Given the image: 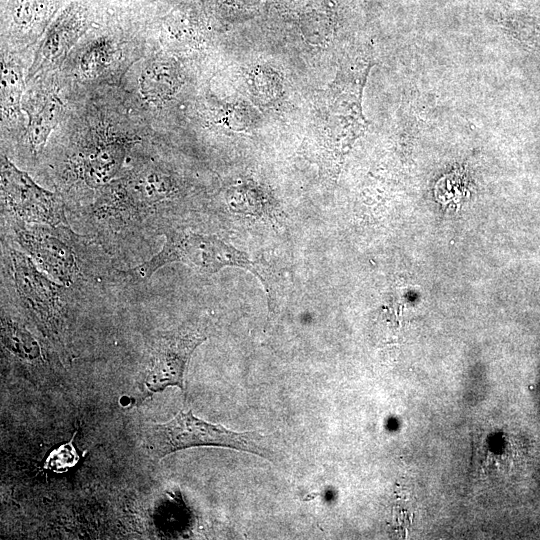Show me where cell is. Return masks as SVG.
Returning a JSON list of instances; mask_svg holds the SVG:
<instances>
[{"label":"cell","instance_id":"obj_1","mask_svg":"<svg viewBox=\"0 0 540 540\" xmlns=\"http://www.w3.org/2000/svg\"><path fill=\"white\" fill-rule=\"evenodd\" d=\"M372 66L370 52L349 57L313 102L314 129L321 165L338 167L351 144L367 128L362 94Z\"/></svg>","mask_w":540,"mask_h":540},{"label":"cell","instance_id":"obj_2","mask_svg":"<svg viewBox=\"0 0 540 540\" xmlns=\"http://www.w3.org/2000/svg\"><path fill=\"white\" fill-rule=\"evenodd\" d=\"M165 236V243L156 255L128 270L133 281L146 280L159 268L174 262L185 263L207 274H214L224 267H239L260 279L272 305L276 281L265 263L251 260L245 252L212 235L170 230Z\"/></svg>","mask_w":540,"mask_h":540},{"label":"cell","instance_id":"obj_3","mask_svg":"<svg viewBox=\"0 0 540 540\" xmlns=\"http://www.w3.org/2000/svg\"><path fill=\"white\" fill-rule=\"evenodd\" d=\"M145 447L156 458L175 451L199 447L218 446L256 454L269 461H277L269 436L258 432H236L220 424L199 419L191 410L179 411L171 420L149 424L144 431Z\"/></svg>","mask_w":540,"mask_h":540},{"label":"cell","instance_id":"obj_4","mask_svg":"<svg viewBox=\"0 0 540 540\" xmlns=\"http://www.w3.org/2000/svg\"><path fill=\"white\" fill-rule=\"evenodd\" d=\"M1 189L6 209L18 221L48 226L65 221L60 200L19 170L5 155L1 157Z\"/></svg>","mask_w":540,"mask_h":540},{"label":"cell","instance_id":"obj_5","mask_svg":"<svg viewBox=\"0 0 540 540\" xmlns=\"http://www.w3.org/2000/svg\"><path fill=\"white\" fill-rule=\"evenodd\" d=\"M204 333L195 328H178L159 334L150 354V368L145 387L160 392L169 386L184 390V374L194 350L206 340Z\"/></svg>","mask_w":540,"mask_h":540},{"label":"cell","instance_id":"obj_6","mask_svg":"<svg viewBox=\"0 0 540 540\" xmlns=\"http://www.w3.org/2000/svg\"><path fill=\"white\" fill-rule=\"evenodd\" d=\"M15 234L22 248L52 277L64 284L74 281L78 272L74 252L50 229L20 222L15 225Z\"/></svg>","mask_w":540,"mask_h":540},{"label":"cell","instance_id":"obj_7","mask_svg":"<svg viewBox=\"0 0 540 540\" xmlns=\"http://www.w3.org/2000/svg\"><path fill=\"white\" fill-rule=\"evenodd\" d=\"M10 256L15 288L20 299L39 317L53 318L60 307L58 287L40 273L24 254L12 250Z\"/></svg>","mask_w":540,"mask_h":540},{"label":"cell","instance_id":"obj_8","mask_svg":"<svg viewBox=\"0 0 540 540\" xmlns=\"http://www.w3.org/2000/svg\"><path fill=\"white\" fill-rule=\"evenodd\" d=\"M84 20L78 6H70L58 16L36 53L30 78L57 63L70 50L84 29Z\"/></svg>","mask_w":540,"mask_h":540},{"label":"cell","instance_id":"obj_9","mask_svg":"<svg viewBox=\"0 0 540 540\" xmlns=\"http://www.w3.org/2000/svg\"><path fill=\"white\" fill-rule=\"evenodd\" d=\"M28 115V140L34 151L41 149L58 124L63 103L55 92L37 94L23 108Z\"/></svg>","mask_w":540,"mask_h":540},{"label":"cell","instance_id":"obj_10","mask_svg":"<svg viewBox=\"0 0 540 540\" xmlns=\"http://www.w3.org/2000/svg\"><path fill=\"white\" fill-rule=\"evenodd\" d=\"M127 152L122 140H110L91 148L83 158V174L92 186H101L112 180L120 171Z\"/></svg>","mask_w":540,"mask_h":540},{"label":"cell","instance_id":"obj_11","mask_svg":"<svg viewBox=\"0 0 540 540\" xmlns=\"http://www.w3.org/2000/svg\"><path fill=\"white\" fill-rule=\"evenodd\" d=\"M178 83V74L174 65L165 59H155L141 72L139 90L146 101L157 104L171 98Z\"/></svg>","mask_w":540,"mask_h":540},{"label":"cell","instance_id":"obj_12","mask_svg":"<svg viewBox=\"0 0 540 540\" xmlns=\"http://www.w3.org/2000/svg\"><path fill=\"white\" fill-rule=\"evenodd\" d=\"M126 201L135 209L154 205L163 200L168 192L165 176L157 170L139 172L129 180Z\"/></svg>","mask_w":540,"mask_h":540},{"label":"cell","instance_id":"obj_13","mask_svg":"<svg viewBox=\"0 0 540 540\" xmlns=\"http://www.w3.org/2000/svg\"><path fill=\"white\" fill-rule=\"evenodd\" d=\"M114 52L113 43L106 38L92 42L83 52L80 62V72L85 77H95L108 67Z\"/></svg>","mask_w":540,"mask_h":540},{"label":"cell","instance_id":"obj_14","mask_svg":"<svg viewBox=\"0 0 540 540\" xmlns=\"http://www.w3.org/2000/svg\"><path fill=\"white\" fill-rule=\"evenodd\" d=\"M1 74L2 110L12 114L20 107L23 91L22 75L17 67L4 61Z\"/></svg>","mask_w":540,"mask_h":540},{"label":"cell","instance_id":"obj_15","mask_svg":"<svg viewBox=\"0 0 540 540\" xmlns=\"http://www.w3.org/2000/svg\"><path fill=\"white\" fill-rule=\"evenodd\" d=\"M45 0H10V14L21 27L31 25L41 14Z\"/></svg>","mask_w":540,"mask_h":540}]
</instances>
